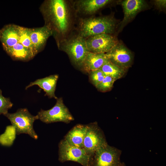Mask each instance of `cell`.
<instances>
[{
    "mask_svg": "<svg viewBox=\"0 0 166 166\" xmlns=\"http://www.w3.org/2000/svg\"><path fill=\"white\" fill-rule=\"evenodd\" d=\"M40 9L57 45L75 31L77 17L73 0H45Z\"/></svg>",
    "mask_w": 166,
    "mask_h": 166,
    "instance_id": "1",
    "label": "cell"
},
{
    "mask_svg": "<svg viewBox=\"0 0 166 166\" xmlns=\"http://www.w3.org/2000/svg\"><path fill=\"white\" fill-rule=\"evenodd\" d=\"M118 26L117 21L113 15L94 16L77 18L75 30L85 38L103 34H114Z\"/></svg>",
    "mask_w": 166,
    "mask_h": 166,
    "instance_id": "2",
    "label": "cell"
},
{
    "mask_svg": "<svg viewBox=\"0 0 166 166\" xmlns=\"http://www.w3.org/2000/svg\"><path fill=\"white\" fill-rule=\"evenodd\" d=\"M58 49L68 55L73 65L80 70L89 52L85 39L75 30L57 45Z\"/></svg>",
    "mask_w": 166,
    "mask_h": 166,
    "instance_id": "3",
    "label": "cell"
},
{
    "mask_svg": "<svg viewBox=\"0 0 166 166\" xmlns=\"http://www.w3.org/2000/svg\"><path fill=\"white\" fill-rule=\"evenodd\" d=\"M4 115L10 121L17 135L25 133L35 140L38 139L33 128L34 121L38 120L37 116L32 115L27 108H20L14 113H7Z\"/></svg>",
    "mask_w": 166,
    "mask_h": 166,
    "instance_id": "4",
    "label": "cell"
},
{
    "mask_svg": "<svg viewBox=\"0 0 166 166\" xmlns=\"http://www.w3.org/2000/svg\"><path fill=\"white\" fill-rule=\"evenodd\" d=\"M93 158L83 148L70 145L64 139L59 143L58 160L61 162L73 161L82 166H91Z\"/></svg>",
    "mask_w": 166,
    "mask_h": 166,
    "instance_id": "5",
    "label": "cell"
},
{
    "mask_svg": "<svg viewBox=\"0 0 166 166\" xmlns=\"http://www.w3.org/2000/svg\"><path fill=\"white\" fill-rule=\"evenodd\" d=\"M56 100L51 109L46 110L41 109L37 115L38 119L46 124L59 122L68 124L74 121V117L64 104L62 97L57 98Z\"/></svg>",
    "mask_w": 166,
    "mask_h": 166,
    "instance_id": "6",
    "label": "cell"
},
{
    "mask_svg": "<svg viewBox=\"0 0 166 166\" xmlns=\"http://www.w3.org/2000/svg\"><path fill=\"white\" fill-rule=\"evenodd\" d=\"M87 126L83 148L88 154L93 157L97 149L108 143L103 131L97 122L90 123Z\"/></svg>",
    "mask_w": 166,
    "mask_h": 166,
    "instance_id": "7",
    "label": "cell"
},
{
    "mask_svg": "<svg viewBox=\"0 0 166 166\" xmlns=\"http://www.w3.org/2000/svg\"><path fill=\"white\" fill-rule=\"evenodd\" d=\"M121 151L108 144L95 152L91 166H121Z\"/></svg>",
    "mask_w": 166,
    "mask_h": 166,
    "instance_id": "8",
    "label": "cell"
},
{
    "mask_svg": "<svg viewBox=\"0 0 166 166\" xmlns=\"http://www.w3.org/2000/svg\"><path fill=\"white\" fill-rule=\"evenodd\" d=\"M105 54L109 61L126 70H128L132 64L133 53L121 42H118Z\"/></svg>",
    "mask_w": 166,
    "mask_h": 166,
    "instance_id": "9",
    "label": "cell"
},
{
    "mask_svg": "<svg viewBox=\"0 0 166 166\" xmlns=\"http://www.w3.org/2000/svg\"><path fill=\"white\" fill-rule=\"evenodd\" d=\"M88 51L96 53H105L118 42L114 34H103L85 38Z\"/></svg>",
    "mask_w": 166,
    "mask_h": 166,
    "instance_id": "10",
    "label": "cell"
},
{
    "mask_svg": "<svg viewBox=\"0 0 166 166\" xmlns=\"http://www.w3.org/2000/svg\"><path fill=\"white\" fill-rule=\"evenodd\" d=\"M113 1L111 0H73L77 18L95 16L100 10Z\"/></svg>",
    "mask_w": 166,
    "mask_h": 166,
    "instance_id": "11",
    "label": "cell"
},
{
    "mask_svg": "<svg viewBox=\"0 0 166 166\" xmlns=\"http://www.w3.org/2000/svg\"><path fill=\"white\" fill-rule=\"evenodd\" d=\"M121 4L123 10L124 16L118 24V32H121L138 13L148 7L147 2L143 0H125L121 2Z\"/></svg>",
    "mask_w": 166,
    "mask_h": 166,
    "instance_id": "12",
    "label": "cell"
},
{
    "mask_svg": "<svg viewBox=\"0 0 166 166\" xmlns=\"http://www.w3.org/2000/svg\"><path fill=\"white\" fill-rule=\"evenodd\" d=\"M20 27L14 24H8L0 30V41L4 50L19 42Z\"/></svg>",
    "mask_w": 166,
    "mask_h": 166,
    "instance_id": "13",
    "label": "cell"
},
{
    "mask_svg": "<svg viewBox=\"0 0 166 166\" xmlns=\"http://www.w3.org/2000/svg\"><path fill=\"white\" fill-rule=\"evenodd\" d=\"M59 77L58 74L49 75L46 77L38 79L31 82L26 87V89L35 85L38 86L45 93V95L49 98L57 99L55 93L57 83Z\"/></svg>",
    "mask_w": 166,
    "mask_h": 166,
    "instance_id": "14",
    "label": "cell"
},
{
    "mask_svg": "<svg viewBox=\"0 0 166 166\" xmlns=\"http://www.w3.org/2000/svg\"><path fill=\"white\" fill-rule=\"evenodd\" d=\"M31 42L37 53L45 45L49 37L52 36L51 30L46 26L36 28H29Z\"/></svg>",
    "mask_w": 166,
    "mask_h": 166,
    "instance_id": "15",
    "label": "cell"
},
{
    "mask_svg": "<svg viewBox=\"0 0 166 166\" xmlns=\"http://www.w3.org/2000/svg\"><path fill=\"white\" fill-rule=\"evenodd\" d=\"M87 128V124H77L69 131L64 139L70 145L83 148Z\"/></svg>",
    "mask_w": 166,
    "mask_h": 166,
    "instance_id": "16",
    "label": "cell"
},
{
    "mask_svg": "<svg viewBox=\"0 0 166 166\" xmlns=\"http://www.w3.org/2000/svg\"><path fill=\"white\" fill-rule=\"evenodd\" d=\"M108 61L105 53H96L89 51L80 70L88 73L91 71L99 69Z\"/></svg>",
    "mask_w": 166,
    "mask_h": 166,
    "instance_id": "17",
    "label": "cell"
},
{
    "mask_svg": "<svg viewBox=\"0 0 166 166\" xmlns=\"http://www.w3.org/2000/svg\"><path fill=\"white\" fill-rule=\"evenodd\" d=\"M4 50L13 59L16 60L28 61L35 56L19 42Z\"/></svg>",
    "mask_w": 166,
    "mask_h": 166,
    "instance_id": "18",
    "label": "cell"
},
{
    "mask_svg": "<svg viewBox=\"0 0 166 166\" xmlns=\"http://www.w3.org/2000/svg\"><path fill=\"white\" fill-rule=\"evenodd\" d=\"M99 69L106 76H108L112 77L115 81L123 77L127 71L114 65L108 61Z\"/></svg>",
    "mask_w": 166,
    "mask_h": 166,
    "instance_id": "19",
    "label": "cell"
},
{
    "mask_svg": "<svg viewBox=\"0 0 166 166\" xmlns=\"http://www.w3.org/2000/svg\"><path fill=\"white\" fill-rule=\"evenodd\" d=\"M19 42L31 52L35 56L37 53L31 41L29 28L20 27Z\"/></svg>",
    "mask_w": 166,
    "mask_h": 166,
    "instance_id": "20",
    "label": "cell"
},
{
    "mask_svg": "<svg viewBox=\"0 0 166 166\" xmlns=\"http://www.w3.org/2000/svg\"><path fill=\"white\" fill-rule=\"evenodd\" d=\"M115 81L114 79L112 77L106 76L102 81L95 87L98 91L101 92H109L113 88Z\"/></svg>",
    "mask_w": 166,
    "mask_h": 166,
    "instance_id": "21",
    "label": "cell"
},
{
    "mask_svg": "<svg viewBox=\"0 0 166 166\" xmlns=\"http://www.w3.org/2000/svg\"><path fill=\"white\" fill-rule=\"evenodd\" d=\"M88 74L90 82L95 87L101 82L106 76L99 69L91 71Z\"/></svg>",
    "mask_w": 166,
    "mask_h": 166,
    "instance_id": "22",
    "label": "cell"
},
{
    "mask_svg": "<svg viewBox=\"0 0 166 166\" xmlns=\"http://www.w3.org/2000/svg\"><path fill=\"white\" fill-rule=\"evenodd\" d=\"M13 105V104L10 98L4 97L2 94V91L0 89V115H4L8 113V110L11 108Z\"/></svg>",
    "mask_w": 166,
    "mask_h": 166,
    "instance_id": "23",
    "label": "cell"
},
{
    "mask_svg": "<svg viewBox=\"0 0 166 166\" xmlns=\"http://www.w3.org/2000/svg\"><path fill=\"white\" fill-rule=\"evenodd\" d=\"M154 4L157 9L160 10H162L166 8V1L165 0H155Z\"/></svg>",
    "mask_w": 166,
    "mask_h": 166,
    "instance_id": "24",
    "label": "cell"
},
{
    "mask_svg": "<svg viewBox=\"0 0 166 166\" xmlns=\"http://www.w3.org/2000/svg\"><path fill=\"white\" fill-rule=\"evenodd\" d=\"M121 166H126L124 162H122Z\"/></svg>",
    "mask_w": 166,
    "mask_h": 166,
    "instance_id": "25",
    "label": "cell"
}]
</instances>
